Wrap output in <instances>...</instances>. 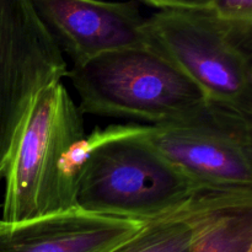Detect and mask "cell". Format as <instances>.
<instances>
[{
	"label": "cell",
	"instance_id": "1",
	"mask_svg": "<svg viewBox=\"0 0 252 252\" xmlns=\"http://www.w3.org/2000/svg\"><path fill=\"white\" fill-rule=\"evenodd\" d=\"M147 129L148 126L138 123L108 126L81 171L75 207L150 221L223 194L199 189L153 148Z\"/></svg>",
	"mask_w": 252,
	"mask_h": 252
},
{
	"label": "cell",
	"instance_id": "2",
	"mask_svg": "<svg viewBox=\"0 0 252 252\" xmlns=\"http://www.w3.org/2000/svg\"><path fill=\"white\" fill-rule=\"evenodd\" d=\"M86 135L84 115L62 81L32 101L5 170L2 223H20L75 208L78 185L69 155Z\"/></svg>",
	"mask_w": 252,
	"mask_h": 252
},
{
	"label": "cell",
	"instance_id": "3",
	"mask_svg": "<svg viewBox=\"0 0 252 252\" xmlns=\"http://www.w3.org/2000/svg\"><path fill=\"white\" fill-rule=\"evenodd\" d=\"M66 78L83 115L144 126L170 122L207 100L172 62L149 46L117 49L71 66Z\"/></svg>",
	"mask_w": 252,
	"mask_h": 252
},
{
	"label": "cell",
	"instance_id": "4",
	"mask_svg": "<svg viewBox=\"0 0 252 252\" xmlns=\"http://www.w3.org/2000/svg\"><path fill=\"white\" fill-rule=\"evenodd\" d=\"M145 32L207 98L252 115V22L221 19L211 6L162 9L145 19Z\"/></svg>",
	"mask_w": 252,
	"mask_h": 252
},
{
	"label": "cell",
	"instance_id": "5",
	"mask_svg": "<svg viewBox=\"0 0 252 252\" xmlns=\"http://www.w3.org/2000/svg\"><path fill=\"white\" fill-rule=\"evenodd\" d=\"M147 139L202 191L252 193V115L207 98L177 120L148 126Z\"/></svg>",
	"mask_w": 252,
	"mask_h": 252
},
{
	"label": "cell",
	"instance_id": "6",
	"mask_svg": "<svg viewBox=\"0 0 252 252\" xmlns=\"http://www.w3.org/2000/svg\"><path fill=\"white\" fill-rule=\"evenodd\" d=\"M68 70L31 0H0V182L34 96Z\"/></svg>",
	"mask_w": 252,
	"mask_h": 252
},
{
	"label": "cell",
	"instance_id": "7",
	"mask_svg": "<svg viewBox=\"0 0 252 252\" xmlns=\"http://www.w3.org/2000/svg\"><path fill=\"white\" fill-rule=\"evenodd\" d=\"M36 14L71 66L117 49L148 46L137 0H31Z\"/></svg>",
	"mask_w": 252,
	"mask_h": 252
},
{
	"label": "cell",
	"instance_id": "8",
	"mask_svg": "<svg viewBox=\"0 0 252 252\" xmlns=\"http://www.w3.org/2000/svg\"><path fill=\"white\" fill-rule=\"evenodd\" d=\"M145 223L78 207L20 223L0 220V252H106Z\"/></svg>",
	"mask_w": 252,
	"mask_h": 252
},
{
	"label": "cell",
	"instance_id": "9",
	"mask_svg": "<svg viewBox=\"0 0 252 252\" xmlns=\"http://www.w3.org/2000/svg\"><path fill=\"white\" fill-rule=\"evenodd\" d=\"M252 198L250 194H214L193 207L147 221L134 235L106 252H189L199 214L229 202Z\"/></svg>",
	"mask_w": 252,
	"mask_h": 252
},
{
	"label": "cell",
	"instance_id": "10",
	"mask_svg": "<svg viewBox=\"0 0 252 252\" xmlns=\"http://www.w3.org/2000/svg\"><path fill=\"white\" fill-rule=\"evenodd\" d=\"M189 252H252V198L202 212Z\"/></svg>",
	"mask_w": 252,
	"mask_h": 252
},
{
	"label": "cell",
	"instance_id": "11",
	"mask_svg": "<svg viewBox=\"0 0 252 252\" xmlns=\"http://www.w3.org/2000/svg\"><path fill=\"white\" fill-rule=\"evenodd\" d=\"M209 6L221 19L252 22V0H211Z\"/></svg>",
	"mask_w": 252,
	"mask_h": 252
},
{
	"label": "cell",
	"instance_id": "12",
	"mask_svg": "<svg viewBox=\"0 0 252 252\" xmlns=\"http://www.w3.org/2000/svg\"><path fill=\"white\" fill-rule=\"evenodd\" d=\"M138 2L154 9H179V7H204L209 6L211 0H137Z\"/></svg>",
	"mask_w": 252,
	"mask_h": 252
}]
</instances>
